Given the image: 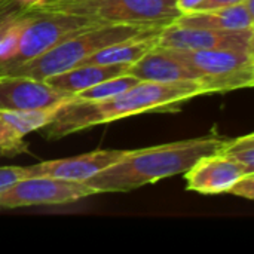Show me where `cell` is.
Segmentation results:
<instances>
[{
	"mask_svg": "<svg viewBox=\"0 0 254 254\" xmlns=\"http://www.w3.org/2000/svg\"><path fill=\"white\" fill-rule=\"evenodd\" d=\"M211 94L199 80L138 82L125 92L103 101L71 100L58 107L52 121L45 127L49 140H58L74 132L110 124L128 116L149 112H173L195 97Z\"/></svg>",
	"mask_w": 254,
	"mask_h": 254,
	"instance_id": "cell-1",
	"label": "cell"
},
{
	"mask_svg": "<svg viewBox=\"0 0 254 254\" xmlns=\"http://www.w3.org/2000/svg\"><path fill=\"white\" fill-rule=\"evenodd\" d=\"M217 135H205L153 147L134 149L119 162L92 176L85 183L95 193L129 192L158 180L188 171L202 156L216 153L223 144Z\"/></svg>",
	"mask_w": 254,
	"mask_h": 254,
	"instance_id": "cell-2",
	"label": "cell"
},
{
	"mask_svg": "<svg viewBox=\"0 0 254 254\" xmlns=\"http://www.w3.org/2000/svg\"><path fill=\"white\" fill-rule=\"evenodd\" d=\"M161 25H131V24H101L85 30L58 43L45 54L0 70V76H27L45 80L49 76L63 73L80 65L92 54L127 40L159 34Z\"/></svg>",
	"mask_w": 254,
	"mask_h": 254,
	"instance_id": "cell-3",
	"label": "cell"
},
{
	"mask_svg": "<svg viewBox=\"0 0 254 254\" xmlns=\"http://www.w3.org/2000/svg\"><path fill=\"white\" fill-rule=\"evenodd\" d=\"M28 10L63 12L104 24L161 25L174 22L180 12L173 0H63L25 7Z\"/></svg>",
	"mask_w": 254,
	"mask_h": 254,
	"instance_id": "cell-4",
	"label": "cell"
},
{
	"mask_svg": "<svg viewBox=\"0 0 254 254\" xmlns=\"http://www.w3.org/2000/svg\"><path fill=\"white\" fill-rule=\"evenodd\" d=\"M165 49V48H162ZM195 71L211 94L254 85V52L241 49H165Z\"/></svg>",
	"mask_w": 254,
	"mask_h": 254,
	"instance_id": "cell-5",
	"label": "cell"
},
{
	"mask_svg": "<svg viewBox=\"0 0 254 254\" xmlns=\"http://www.w3.org/2000/svg\"><path fill=\"white\" fill-rule=\"evenodd\" d=\"M27 22L21 33L16 52L9 63L0 65V70L33 60L52 49L58 43L67 40L68 37H73L85 30L104 24L97 19L63 12H43L27 9Z\"/></svg>",
	"mask_w": 254,
	"mask_h": 254,
	"instance_id": "cell-6",
	"label": "cell"
},
{
	"mask_svg": "<svg viewBox=\"0 0 254 254\" xmlns=\"http://www.w3.org/2000/svg\"><path fill=\"white\" fill-rule=\"evenodd\" d=\"M97 195L85 182L52 177H27L0 189V210L60 205Z\"/></svg>",
	"mask_w": 254,
	"mask_h": 254,
	"instance_id": "cell-7",
	"label": "cell"
},
{
	"mask_svg": "<svg viewBox=\"0 0 254 254\" xmlns=\"http://www.w3.org/2000/svg\"><path fill=\"white\" fill-rule=\"evenodd\" d=\"M158 46L165 49L204 51V49H241L254 52V28L213 30L185 27L176 22L165 25L158 34Z\"/></svg>",
	"mask_w": 254,
	"mask_h": 254,
	"instance_id": "cell-8",
	"label": "cell"
},
{
	"mask_svg": "<svg viewBox=\"0 0 254 254\" xmlns=\"http://www.w3.org/2000/svg\"><path fill=\"white\" fill-rule=\"evenodd\" d=\"M71 100V94L63 92L45 80L27 76H0V110H45L60 107Z\"/></svg>",
	"mask_w": 254,
	"mask_h": 254,
	"instance_id": "cell-9",
	"label": "cell"
},
{
	"mask_svg": "<svg viewBox=\"0 0 254 254\" xmlns=\"http://www.w3.org/2000/svg\"><path fill=\"white\" fill-rule=\"evenodd\" d=\"M131 150H94L65 159L43 161L25 167L27 177H52L71 182H86L92 176L112 167Z\"/></svg>",
	"mask_w": 254,
	"mask_h": 254,
	"instance_id": "cell-10",
	"label": "cell"
},
{
	"mask_svg": "<svg viewBox=\"0 0 254 254\" xmlns=\"http://www.w3.org/2000/svg\"><path fill=\"white\" fill-rule=\"evenodd\" d=\"M247 171L237 162L211 153L198 159L188 171H185L186 188L202 195L228 193L229 189Z\"/></svg>",
	"mask_w": 254,
	"mask_h": 254,
	"instance_id": "cell-11",
	"label": "cell"
},
{
	"mask_svg": "<svg viewBox=\"0 0 254 254\" xmlns=\"http://www.w3.org/2000/svg\"><path fill=\"white\" fill-rule=\"evenodd\" d=\"M58 107L31 112L0 110V158H10L28 152L25 137L45 128Z\"/></svg>",
	"mask_w": 254,
	"mask_h": 254,
	"instance_id": "cell-12",
	"label": "cell"
},
{
	"mask_svg": "<svg viewBox=\"0 0 254 254\" xmlns=\"http://www.w3.org/2000/svg\"><path fill=\"white\" fill-rule=\"evenodd\" d=\"M254 0H244L243 3L210 9L180 13L174 21L185 27H199L213 30H247L254 28Z\"/></svg>",
	"mask_w": 254,
	"mask_h": 254,
	"instance_id": "cell-13",
	"label": "cell"
},
{
	"mask_svg": "<svg viewBox=\"0 0 254 254\" xmlns=\"http://www.w3.org/2000/svg\"><path fill=\"white\" fill-rule=\"evenodd\" d=\"M127 74H132L144 82H180L199 80V76L182 61L170 55L165 49L156 46L141 60L128 67Z\"/></svg>",
	"mask_w": 254,
	"mask_h": 254,
	"instance_id": "cell-14",
	"label": "cell"
},
{
	"mask_svg": "<svg viewBox=\"0 0 254 254\" xmlns=\"http://www.w3.org/2000/svg\"><path fill=\"white\" fill-rule=\"evenodd\" d=\"M128 67V64H82L49 76L45 82L63 92L74 95L76 92L91 88L100 82L127 74Z\"/></svg>",
	"mask_w": 254,
	"mask_h": 254,
	"instance_id": "cell-15",
	"label": "cell"
},
{
	"mask_svg": "<svg viewBox=\"0 0 254 254\" xmlns=\"http://www.w3.org/2000/svg\"><path fill=\"white\" fill-rule=\"evenodd\" d=\"M158 46V34L132 39L121 43L110 45L89 58H86L82 64H134L141 60L146 54ZM80 64V65H82Z\"/></svg>",
	"mask_w": 254,
	"mask_h": 254,
	"instance_id": "cell-16",
	"label": "cell"
},
{
	"mask_svg": "<svg viewBox=\"0 0 254 254\" xmlns=\"http://www.w3.org/2000/svg\"><path fill=\"white\" fill-rule=\"evenodd\" d=\"M138 82H141V80L137 79L132 74H122V76L107 79V80L100 82V83H97V85H94L91 88H86V89H82V91L76 92L73 95V100H77V101H103V100H109V98H113V97L125 92L127 89L132 88Z\"/></svg>",
	"mask_w": 254,
	"mask_h": 254,
	"instance_id": "cell-17",
	"label": "cell"
},
{
	"mask_svg": "<svg viewBox=\"0 0 254 254\" xmlns=\"http://www.w3.org/2000/svg\"><path fill=\"white\" fill-rule=\"evenodd\" d=\"M216 153L240 164L247 173H254V134L225 140Z\"/></svg>",
	"mask_w": 254,
	"mask_h": 254,
	"instance_id": "cell-18",
	"label": "cell"
},
{
	"mask_svg": "<svg viewBox=\"0 0 254 254\" xmlns=\"http://www.w3.org/2000/svg\"><path fill=\"white\" fill-rule=\"evenodd\" d=\"M231 195L243 196L246 199H253L254 198V173H247L241 179L235 182V185L229 189Z\"/></svg>",
	"mask_w": 254,
	"mask_h": 254,
	"instance_id": "cell-19",
	"label": "cell"
},
{
	"mask_svg": "<svg viewBox=\"0 0 254 254\" xmlns=\"http://www.w3.org/2000/svg\"><path fill=\"white\" fill-rule=\"evenodd\" d=\"M21 179H27L25 167H0V189Z\"/></svg>",
	"mask_w": 254,
	"mask_h": 254,
	"instance_id": "cell-20",
	"label": "cell"
},
{
	"mask_svg": "<svg viewBox=\"0 0 254 254\" xmlns=\"http://www.w3.org/2000/svg\"><path fill=\"white\" fill-rule=\"evenodd\" d=\"M22 9L24 6L18 3L16 0H0V27L7 18L21 12Z\"/></svg>",
	"mask_w": 254,
	"mask_h": 254,
	"instance_id": "cell-21",
	"label": "cell"
},
{
	"mask_svg": "<svg viewBox=\"0 0 254 254\" xmlns=\"http://www.w3.org/2000/svg\"><path fill=\"white\" fill-rule=\"evenodd\" d=\"M243 1L244 0H202V3L199 4V7L196 10H210V9L228 7V6H234V4H238Z\"/></svg>",
	"mask_w": 254,
	"mask_h": 254,
	"instance_id": "cell-22",
	"label": "cell"
},
{
	"mask_svg": "<svg viewBox=\"0 0 254 254\" xmlns=\"http://www.w3.org/2000/svg\"><path fill=\"white\" fill-rule=\"evenodd\" d=\"M202 0H176V7L180 13H189L199 7Z\"/></svg>",
	"mask_w": 254,
	"mask_h": 254,
	"instance_id": "cell-23",
	"label": "cell"
},
{
	"mask_svg": "<svg viewBox=\"0 0 254 254\" xmlns=\"http://www.w3.org/2000/svg\"><path fill=\"white\" fill-rule=\"evenodd\" d=\"M18 3H21L24 7H30V6H33V4H36V3H39L40 0H16Z\"/></svg>",
	"mask_w": 254,
	"mask_h": 254,
	"instance_id": "cell-24",
	"label": "cell"
},
{
	"mask_svg": "<svg viewBox=\"0 0 254 254\" xmlns=\"http://www.w3.org/2000/svg\"><path fill=\"white\" fill-rule=\"evenodd\" d=\"M55 1H63V0H40L39 3H36V4H46V3H55ZM36 4H33V6H36ZM31 7V6H30Z\"/></svg>",
	"mask_w": 254,
	"mask_h": 254,
	"instance_id": "cell-25",
	"label": "cell"
},
{
	"mask_svg": "<svg viewBox=\"0 0 254 254\" xmlns=\"http://www.w3.org/2000/svg\"><path fill=\"white\" fill-rule=\"evenodd\" d=\"M173 1H174V3H176V0H173Z\"/></svg>",
	"mask_w": 254,
	"mask_h": 254,
	"instance_id": "cell-26",
	"label": "cell"
}]
</instances>
